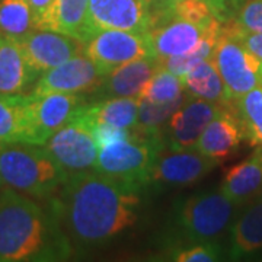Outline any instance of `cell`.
Returning a JSON list of instances; mask_svg holds the SVG:
<instances>
[{"label":"cell","instance_id":"cell-1","mask_svg":"<svg viewBox=\"0 0 262 262\" xmlns=\"http://www.w3.org/2000/svg\"><path fill=\"white\" fill-rule=\"evenodd\" d=\"M143 189L95 169L69 175L53 198L60 225L76 253L91 252L114 242L137 225Z\"/></svg>","mask_w":262,"mask_h":262},{"label":"cell","instance_id":"cell-28","mask_svg":"<svg viewBox=\"0 0 262 262\" xmlns=\"http://www.w3.org/2000/svg\"><path fill=\"white\" fill-rule=\"evenodd\" d=\"M185 99L187 96L168 103H156L140 98L137 131L146 136H163V128L166 127L169 118Z\"/></svg>","mask_w":262,"mask_h":262},{"label":"cell","instance_id":"cell-35","mask_svg":"<svg viewBox=\"0 0 262 262\" xmlns=\"http://www.w3.org/2000/svg\"><path fill=\"white\" fill-rule=\"evenodd\" d=\"M92 131H94L95 140H96L99 147H102L105 144H110V143H114V141L130 139L137 133V131L113 127V125H105V124H94Z\"/></svg>","mask_w":262,"mask_h":262},{"label":"cell","instance_id":"cell-11","mask_svg":"<svg viewBox=\"0 0 262 262\" xmlns=\"http://www.w3.org/2000/svg\"><path fill=\"white\" fill-rule=\"evenodd\" d=\"M155 24L150 0H89L88 28L92 37L102 29L149 32Z\"/></svg>","mask_w":262,"mask_h":262},{"label":"cell","instance_id":"cell-27","mask_svg":"<svg viewBox=\"0 0 262 262\" xmlns=\"http://www.w3.org/2000/svg\"><path fill=\"white\" fill-rule=\"evenodd\" d=\"M236 114L251 146L262 147V86L236 99Z\"/></svg>","mask_w":262,"mask_h":262},{"label":"cell","instance_id":"cell-4","mask_svg":"<svg viewBox=\"0 0 262 262\" xmlns=\"http://www.w3.org/2000/svg\"><path fill=\"white\" fill-rule=\"evenodd\" d=\"M242 207L217 191H201L179 203L175 223L191 244L214 242L229 233Z\"/></svg>","mask_w":262,"mask_h":262},{"label":"cell","instance_id":"cell-24","mask_svg":"<svg viewBox=\"0 0 262 262\" xmlns=\"http://www.w3.org/2000/svg\"><path fill=\"white\" fill-rule=\"evenodd\" d=\"M88 5L89 0H57L53 31L86 44L92 38L88 28Z\"/></svg>","mask_w":262,"mask_h":262},{"label":"cell","instance_id":"cell-32","mask_svg":"<svg viewBox=\"0 0 262 262\" xmlns=\"http://www.w3.org/2000/svg\"><path fill=\"white\" fill-rule=\"evenodd\" d=\"M233 20L246 32L262 34V0H244Z\"/></svg>","mask_w":262,"mask_h":262},{"label":"cell","instance_id":"cell-26","mask_svg":"<svg viewBox=\"0 0 262 262\" xmlns=\"http://www.w3.org/2000/svg\"><path fill=\"white\" fill-rule=\"evenodd\" d=\"M35 28L28 0H0V32L24 38Z\"/></svg>","mask_w":262,"mask_h":262},{"label":"cell","instance_id":"cell-30","mask_svg":"<svg viewBox=\"0 0 262 262\" xmlns=\"http://www.w3.org/2000/svg\"><path fill=\"white\" fill-rule=\"evenodd\" d=\"M166 13L194 22L198 25H210L219 19L215 18L214 12L210 5L204 0H181L168 6H162Z\"/></svg>","mask_w":262,"mask_h":262},{"label":"cell","instance_id":"cell-25","mask_svg":"<svg viewBox=\"0 0 262 262\" xmlns=\"http://www.w3.org/2000/svg\"><path fill=\"white\" fill-rule=\"evenodd\" d=\"M222 27H223V24L213 27L207 32L206 37L201 39V42L195 48H192L191 51L163 60L162 67L166 69L170 73L177 75L178 77H182L184 75H187L189 70H192L200 63H203L204 60L211 58L213 53H214L215 44L220 37V32H222Z\"/></svg>","mask_w":262,"mask_h":262},{"label":"cell","instance_id":"cell-15","mask_svg":"<svg viewBox=\"0 0 262 262\" xmlns=\"http://www.w3.org/2000/svg\"><path fill=\"white\" fill-rule=\"evenodd\" d=\"M19 42L29 67L37 76L84 53L82 41L48 29H34L28 35L20 38Z\"/></svg>","mask_w":262,"mask_h":262},{"label":"cell","instance_id":"cell-16","mask_svg":"<svg viewBox=\"0 0 262 262\" xmlns=\"http://www.w3.org/2000/svg\"><path fill=\"white\" fill-rule=\"evenodd\" d=\"M159 69H162V61L155 56L128 61L105 75L101 86L92 94L91 101L108 98H140L144 86Z\"/></svg>","mask_w":262,"mask_h":262},{"label":"cell","instance_id":"cell-31","mask_svg":"<svg viewBox=\"0 0 262 262\" xmlns=\"http://www.w3.org/2000/svg\"><path fill=\"white\" fill-rule=\"evenodd\" d=\"M222 246L214 242L192 244L188 248L172 253V259L177 262H214L222 259Z\"/></svg>","mask_w":262,"mask_h":262},{"label":"cell","instance_id":"cell-10","mask_svg":"<svg viewBox=\"0 0 262 262\" xmlns=\"http://www.w3.org/2000/svg\"><path fill=\"white\" fill-rule=\"evenodd\" d=\"M196 149L175 150L163 146L150 170L149 187H188L200 182L217 166Z\"/></svg>","mask_w":262,"mask_h":262},{"label":"cell","instance_id":"cell-3","mask_svg":"<svg viewBox=\"0 0 262 262\" xmlns=\"http://www.w3.org/2000/svg\"><path fill=\"white\" fill-rule=\"evenodd\" d=\"M67 172L44 146L13 143L0 147V185L20 194L50 200L67 179Z\"/></svg>","mask_w":262,"mask_h":262},{"label":"cell","instance_id":"cell-29","mask_svg":"<svg viewBox=\"0 0 262 262\" xmlns=\"http://www.w3.org/2000/svg\"><path fill=\"white\" fill-rule=\"evenodd\" d=\"M187 94L184 91L181 77L170 73L163 67L153 75L140 95L143 99L156 103H168L182 99Z\"/></svg>","mask_w":262,"mask_h":262},{"label":"cell","instance_id":"cell-2","mask_svg":"<svg viewBox=\"0 0 262 262\" xmlns=\"http://www.w3.org/2000/svg\"><path fill=\"white\" fill-rule=\"evenodd\" d=\"M73 253L53 207L12 188L0 191V262L66 261Z\"/></svg>","mask_w":262,"mask_h":262},{"label":"cell","instance_id":"cell-39","mask_svg":"<svg viewBox=\"0 0 262 262\" xmlns=\"http://www.w3.org/2000/svg\"><path fill=\"white\" fill-rule=\"evenodd\" d=\"M0 147H2V146H0Z\"/></svg>","mask_w":262,"mask_h":262},{"label":"cell","instance_id":"cell-18","mask_svg":"<svg viewBox=\"0 0 262 262\" xmlns=\"http://www.w3.org/2000/svg\"><path fill=\"white\" fill-rule=\"evenodd\" d=\"M37 77L18 38L0 32V95H24Z\"/></svg>","mask_w":262,"mask_h":262},{"label":"cell","instance_id":"cell-21","mask_svg":"<svg viewBox=\"0 0 262 262\" xmlns=\"http://www.w3.org/2000/svg\"><path fill=\"white\" fill-rule=\"evenodd\" d=\"M139 110L140 98H108L91 101L83 108V114L92 124L137 131Z\"/></svg>","mask_w":262,"mask_h":262},{"label":"cell","instance_id":"cell-20","mask_svg":"<svg viewBox=\"0 0 262 262\" xmlns=\"http://www.w3.org/2000/svg\"><path fill=\"white\" fill-rule=\"evenodd\" d=\"M222 192L237 206L244 207L262 195V147L226 172Z\"/></svg>","mask_w":262,"mask_h":262},{"label":"cell","instance_id":"cell-36","mask_svg":"<svg viewBox=\"0 0 262 262\" xmlns=\"http://www.w3.org/2000/svg\"><path fill=\"white\" fill-rule=\"evenodd\" d=\"M237 34L241 39L244 41L246 47L252 51L255 56L262 61V34H255V32H246L244 29L237 27Z\"/></svg>","mask_w":262,"mask_h":262},{"label":"cell","instance_id":"cell-12","mask_svg":"<svg viewBox=\"0 0 262 262\" xmlns=\"http://www.w3.org/2000/svg\"><path fill=\"white\" fill-rule=\"evenodd\" d=\"M223 24L215 20L210 25H198L185 19L172 16L160 6L155 13V24L149 31L153 54L160 61L181 56L195 48L210 29Z\"/></svg>","mask_w":262,"mask_h":262},{"label":"cell","instance_id":"cell-14","mask_svg":"<svg viewBox=\"0 0 262 262\" xmlns=\"http://www.w3.org/2000/svg\"><path fill=\"white\" fill-rule=\"evenodd\" d=\"M227 103H215L198 98L182 102L163 128V141L169 149H195L200 136Z\"/></svg>","mask_w":262,"mask_h":262},{"label":"cell","instance_id":"cell-22","mask_svg":"<svg viewBox=\"0 0 262 262\" xmlns=\"http://www.w3.org/2000/svg\"><path fill=\"white\" fill-rule=\"evenodd\" d=\"M29 143L28 95H0V146Z\"/></svg>","mask_w":262,"mask_h":262},{"label":"cell","instance_id":"cell-38","mask_svg":"<svg viewBox=\"0 0 262 262\" xmlns=\"http://www.w3.org/2000/svg\"><path fill=\"white\" fill-rule=\"evenodd\" d=\"M237 2H239V3H241V5H242V2H244V0H237Z\"/></svg>","mask_w":262,"mask_h":262},{"label":"cell","instance_id":"cell-6","mask_svg":"<svg viewBox=\"0 0 262 262\" xmlns=\"http://www.w3.org/2000/svg\"><path fill=\"white\" fill-rule=\"evenodd\" d=\"M211 60L230 101L262 86V61L245 46L233 19L223 24Z\"/></svg>","mask_w":262,"mask_h":262},{"label":"cell","instance_id":"cell-23","mask_svg":"<svg viewBox=\"0 0 262 262\" xmlns=\"http://www.w3.org/2000/svg\"><path fill=\"white\" fill-rule=\"evenodd\" d=\"M181 80L184 84V91L189 98H198L215 103L230 102L223 79L217 72L211 58L204 60L192 70H189L187 75L181 77Z\"/></svg>","mask_w":262,"mask_h":262},{"label":"cell","instance_id":"cell-7","mask_svg":"<svg viewBox=\"0 0 262 262\" xmlns=\"http://www.w3.org/2000/svg\"><path fill=\"white\" fill-rule=\"evenodd\" d=\"M92 125L82 110L44 144L67 175L95 169L99 146L95 140Z\"/></svg>","mask_w":262,"mask_h":262},{"label":"cell","instance_id":"cell-13","mask_svg":"<svg viewBox=\"0 0 262 262\" xmlns=\"http://www.w3.org/2000/svg\"><path fill=\"white\" fill-rule=\"evenodd\" d=\"M103 75L99 67L84 53L72 57L63 64L57 66L38 77L34 86V95L50 92L60 94L92 95L102 83Z\"/></svg>","mask_w":262,"mask_h":262},{"label":"cell","instance_id":"cell-9","mask_svg":"<svg viewBox=\"0 0 262 262\" xmlns=\"http://www.w3.org/2000/svg\"><path fill=\"white\" fill-rule=\"evenodd\" d=\"M84 54L99 67L103 75L128 61L155 56L149 32L102 29L84 44Z\"/></svg>","mask_w":262,"mask_h":262},{"label":"cell","instance_id":"cell-34","mask_svg":"<svg viewBox=\"0 0 262 262\" xmlns=\"http://www.w3.org/2000/svg\"><path fill=\"white\" fill-rule=\"evenodd\" d=\"M177 2H181V0H158L156 6H168ZM204 2L210 5V8L214 12L215 18L223 24L232 20L236 15V10L241 6L237 0H204Z\"/></svg>","mask_w":262,"mask_h":262},{"label":"cell","instance_id":"cell-37","mask_svg":"<svg viewBox=\"0 0 262 262\" xmlns=\"http://www.w3.org/2000/svg\"><path fill=\"white\" fill-rule=\"evenodd\" d=\"M151 3H155V6H156V3H158V0H150Z\"/></svg>","mask_w":262,"mask_h":262},{"label":"cell","instance_id":"cell-19","mask_svg":"<svg viewBox=\"0 0 262 262\" xmlns=\"http://www.w3.org/2000/svg\"><path fill=\"white\" fill-rule=\"evenodd\" d=\"M262 251V195L245 204L229 230V256L239 259Z\"/></svg>","mask_w":262,"mask_h":262},{"label":"cell","instance_id":"cell-8","mask_svg":"<svg viewBox=\"0 0 262 262\" xmlns=\"http://www.w3.org/2000/svg\"><path fill=\"white\" fill-rule=\"evenodd\" d=\"M89 102L88 95L82 94H29V144L44 146L57 130L72 121Z\"/></svg>","mask_w":262,"mask_h":262},{"label":"cell","instance_id":"cell-33","mask_svg":"<svg viewBox=\"0 0 262 262\" xmlns=\"http://www.w3.org/2000/svg\"><path fill=\"white\" fill-rule=\"evenodd\" d=\"M28 3L34 15L35 28L53 31L57 0H28Z\"/></svg>","mask_w":262,"mask_h":262},{"label":"cell","instance_id":"cell-17","mask_svg":"<svg viewBox=\"0 0 262 262\" xmlns=\"http://www.w3.org/2000/svg\"><path fill=\"white\" fill-rule=\"evenodd\" d=\"M245 139L241 118L229 106L215 115L196 141L195 149L204 156L217 162L232 156Z\"/></svg>","mask_w":262,"mask_h":262},{"label":"cell","instance_id":"cell-5","mask_svg":"<svg viewBox=\"0 0 262 262\" xmlns=\"http://www.w3.org/2000/svg\"><path fill=\"white\" fill-rule=\"evenodd\" d=\"M163 146V136H146L137 131L130 139L99 147L95 170L144 191L149 188L153 162Z\"/></svg>","mask_w":262,"mask_h":262}]
</instances>
